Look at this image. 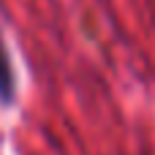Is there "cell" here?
<instances>
[{
    "mask_svg": "<svg viewBox=\"0 0 155 155\" xmlns=\"http://www.w3.org/2000/svg\"><path fill=\"white\" fill-rule=\"evenodd\" d=\"M14 93V74L8 68V57H5V49L0 46V95L3 98H11Z\"/></svg>",
    "mask_w": 155,
    "mask_h": 155,
    "instance_id": "cell-1",
    "label": "cell"
}]
</instances>
